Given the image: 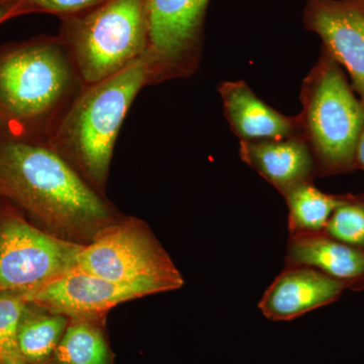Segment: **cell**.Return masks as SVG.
<instances>
[{"instance_id": "obj_1", "label": "cell", "mask_w": 364, "mask_h": 364, "mask_svg": "<svg viewBox=\"0 0 364 364\" xmlns=\"http://www.w3.org/2000/svg\"><path fill=\"white\" fill-rule=\"evenodd\" d=\"M0 198L48 233L80 245L119 220L70 163L30 136L0 133Z\"/></svg>"}, {"instance_id": "obj_2", "label": "cell", "mask_w": 364, "mask_h": 364, "mask_svg": "<svg viewBox=\"0 0 364 364\" xmlns=\"http://www.w3.org/2000/svg\"><path fill=\"white\" fill-rule=\"evenodd\" d=\"M153 82L154 62L147 51L111 77L82 86L46 142L100 191L124 117L140 90Z\"/></svg>"}, {"instance_id": "obj_3", "label": "cell", "mask_w": 364, "mask_h": 364, "mask_svg": "<svg viewBox=\"0 0 364 364\" xmlns=\"http://www.w3.org/2000/svg\"><path fill=\"white\" fill-rule=\"evenodd\" d=\"M78 77L65 46L37 39L0 51V133L47 138L74 95Z\"/></svg>"}, {"instance_id": "obj_4", "label": "cell", "mask_w": 364, "mask_h": 364, "mask_svg": "<svg viewBox=\"0 0 364 364\" xmlns=\"http://www.w3.org/2000/svg\"><path fill=\"white\" fill-rule=\"evenodd\" d=\"M62 20L59 39L83 86L124 70L149 48L144 0H105Z\"/></svg>"}, {"instance_id": "obj_5", "label": "cell", "mask_w": 364, "mask_h": 364, "mask_svg": "<svg viewBox=\"0 0 364 364\" xmlns=\"http://www.w3.org/2000/svg\"><path fill=\"white\" fill-rule=\"evenodd\" d=\"M301 130L321 176L356 168V149L364 129V105L355 97L340 65L326 53L306 79Z\"/></svg>"}, {"instance_id": "obj_6", "label": "cell", "mask_w": 364, "mask_h": 364, "mask_svg": "<svg viewBox=\"0 0 364 364\" xmlns=\"http://www.w3.org/2000/svg\"><path fill=\"white\" fill-rule=\"evenodd\" d=\"M76 270L140 287L148 296L181 289V273L145 223L121 219L83 246Z\"/></svg>"}, {"instance_id": "obj_7", "label": "cell", "mask_w": 364, "mask_h": 364, "mask_svg": "<svg viewBox=\"0 0 364 364\" xmlns=\"http://www.w3.org/2000/svg\"><path fill=\"white\" fill-rule=\"evenodd\" d=\"M83 246L7 215L0 223V293H28L63 277L75 269Z\"/></svg>"}, {"instance_id": "obj_8", "label": "cell", "mask_w": 364, "mask_h": 364, "mask_svg": "<svg viewBox=\"0 0 364 364\" xmlns=\"http://www.w3.org/2000/svg\"><path fill=\"white\" fill-rule=\"evenodd\" d=\"M210 0H144L155 80L193 69Z\"/></svg>"}, {"instance_id": "obj_9", "label": "cell", "mask_w": 364, "mask_h": 364, "mask_svg": "<svg viewBox=\"0 0 364 364\" xmlns=\"http://www.w3.org/2000/svg\"><path fill=\"white\" fill-rule=\"evenodd\" d=\"M304 23L348 72L364 105V0H308Z\"/></svg>"}, {"instance_id": "obj_10", "label": "cell", "mask_w": 364, "mask_h": 364, "mask_svg": "<svg viewBox=\"0 0 364 364\" xmlns=\"http://www.w3.org/2000/svg\"><path fill=\"white\" fill-rule=\"evenodd\" d=\"M148 296L140 287L124 286L74 269L26 293V301L69 318H105L111 309Z\"/></svg>"}, {"instance_id": "obj_11", "label": "cell", "mask_w": 364, "mask_h": 364, "mask_svg": "<svg viewBox=\"0 0 364 364\" xmlns=\"http://www.w3.org/2000/svg\"><path fill=\"white\" fill-rule=\"evenodd\" d=\"M343 284L317 269L287 267L268 287L259 303L272 321H291L334 303L344 293Z\"/></svg>"}, {"instance_id": "obj_12", "label": "cell", "mask_w": 364, "mask_h": 364, "mask_svg": "<svg viewBox=\"0 0 364 364\" xmlns=\"http://www.w3.org/2000/svg\"><path fill=\"white\" fill-rule=\"evenodd\" d=\"M287 267L314 268L338 280L346 289H364V249L335 240L324 232L291 235L284 262Z\"/></svg>"}, {"instance_id": "obj_13", "label": "cell", "mask_w": 364, "mask_h": 364, "mask_svg": "<svg viewBox=\"0 0 364 364\" xmlns=\"http://www.w3.org/2000/svg\"><path fill=\"white\" fill-rule=\"evenodd\" d=\"M225 112L241 142L282 140L296 136L299 117H287L263 102L243 81L220 86Z\"/></svg>"}, {"instance_id": "obj_14", "label": "cell", "mask_w": 364, "mask_h": 364, "mask_svg": "<svg viewBox=\"0 0 364 364\" xmlns=\"http://www.w3.org/2000/svg\"><path fill=\"white\" fill-rule=\"evenodd\" d=\"M242 159L264 177L282 196L316 174L315 160L305 139L241 142Z\"/></svg>"}, {"instance_id": "obj_15", "label": "cell", "mask_w": 364, "mask_h": 364, "mask_svg": "<svg viewBox=\"0 0 364 364\" xmlns=\"http://www.w3.org/2000/svg\"><path fill=\"white\" fill-rule=\"evenodd\" d=\"M69 318L28 303L18 331V348L25 364H51Z\"/></svg>"}, {"instance_id": "obj_16", "label": "cell", "mask_w": 364, "mask_h": 364, "mask_svg": "<svg viewBox=\"0 0 364 364\" xmlns=\"http://www.w3.org/2000/svg\"><path fill=\"white\" fill-rule=\"evenodd\" d=\"M105 318H69L51 364H114Z\"/></svg>"}, {"instance_id": "obj_17", "label": "cell", "mask_w": 364, "mask_h": 364, "mask_svg": "<svg viewBox=\"0 0 364 364\" xmlns=\"http://www.w3.org/2000/svg\"><path fill=\"white\" fill-rule=\"evenodd\" d=\"M289 207L291 235L321 233L333 213L344 203L346 196L328 195L312 182L299 184L284 196Z\"/></svg>"}, {"instance_id": "obj_18", "label": "cell", "mask_w": 364, "mask_h": 364, "mask_svg": "<svg viewBox=\"0 0 364 364\" xmlns=\"http://www.w3.org/2000/svg\"><path fill=\"white\" fill-rule=\"evenodd\" d=\"M28 305L25 291L0 293V364H25L18 348V331Z\"/></svg>"}, {"instance_id": "obj_19", "label": "cell", "mask_w": 364, "mask_h": 364, "mask_svg": "<svg viewBox=\"0 0 364 364\" xmlns=\"http://www.w3.org/2000/svg\"><path fill=\"white\" fill-rule=\"evenodd\" d=\"M324 233L342 243L364 249V196H346L326 225Z\"/></svg>"}, {"instance_id": "obj_20", "label": "cell", "mask_w": 364, "mask_h": 364, "mask_svg": "<svg viewBox=\"0 0 364 364\" xmlns=\"http://www.w3.org/2000/svg\"><path fill=\"white\" fill-rule=\"evenodd\" d=\"M13 7L16 16L28 14H49L61 16L83 13L105 0H2Z\"/></svg>"}, {"instance_id": "obj_21", "label": "cell", "mask_w": 364, "mask_h": 364, "mask_svg": "<svg viewBox=\"0 0 364 364\" xmlns=\"http://www.w3.org/2000/svg\"><path fill=\"white\" fill-rule=\"evenodd\" d=\"M13 18H16L13 7L0 0V25Z\"/></svg>"}, {"instance_id": "obj_22", "label": "cell", "mask_w": 364, "mask_h": 364, "mask_svg": "<svg viewBox=\"0 0 364 364\" xmlns=\"http://www.w3.org/2000/svg\"><path fill=\"white\" fill-rule=\"evenodd\" d=\"M356 165L364 170V129L358 141V149H356Z\"/></svg>"}]
</instances>
